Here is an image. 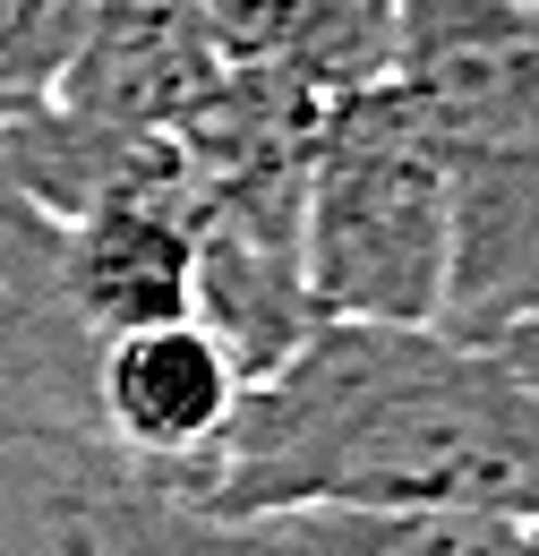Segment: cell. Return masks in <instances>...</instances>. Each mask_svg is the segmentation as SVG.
<instances>
[{
  "instance_id": "cell-1",
  "label": "cell",
  "mask_w": 539,
  "mask_h": 556,
  "mask_svg": "<svg viewBox=\"0 0 539 556\" xmlns=\"http://www.w3.org/2000/svg\"><path fill=\"white\" fill-rule=\"evenodd\" d=\"M205 514L386 505L539 522V326H351L326 317L249 377L205 480Z\"/></svg>"
},
{
  "instance_id": "cell-2",
  "label": "cell",
  "mask_w": 539,
  "mask_h": 556,
  "mask_svg": "<svg viewBox=\"0 0 539 556\" xmlns=\"http://www.w3.org/2000/svg\"><path fill=\"white\" fill-rule=\"evenodd\" d=\"M394 86L454 189L437 326H539V0H394Z\"/></svg>"
},
{
  "instance_id": "cell-3",
  "label": "cell",
  "mask_w": 539,
  "mask_h": 556,
  "mask_svg": "<svg viewBox=\"0 0 539 556\" xmlns=\"http://www.w3.org/2000/svg\"><path fill=\"white\" fill-rule=\"evenodd\" d=\"M454 266V189L394 77L335 94L309 129L300 282L317 326H437Z\"/></svg>"
},
{
  "instance_id": "cell-4",
  "label": "cell",
  "mask_w": 539,
  "mask_h": 556,
  "mask_svg": "<svg viewBox=\"0 0 539 556\" xmlns=\"http://www.w3.org/2000/svg\"><path fill=\"white\" fill-rule=\"evenodd\" d=\"M523 522L386 514V505H258L205 514L163 488H52V556H514Z\"/></svg>"
},
{
  "instance_id": "cell-5",
  "label": "cell",
  "mask_w": 539,
  "mask_h": 556,
  "mask_svg": "<svg viewBox=\"0 0 539 556\" xmlns=\"http://www.w3.org/2000/svg\"><path fill=\"white\" fill-rule=\"evenodd\" d=\"M103 326L77 308L61 257V214L0 180V454L43 463L52 488L103 480L95 368Z\"/></svg>"
},
{
  "instance_id": "cell-6",
  "label": "cell",
  "mask_w": 539,
  "mask_h": 556,
  "mask_svg": "<svg viewBox=\"0 0 539 556\" xmlns=\"http://www.w3.org/2000/svg\"><path fill=\"white\" fill-rule=\"evenodd\" d=\"M249 394L240 351L205 317H163L103 343L95 368V428H103V480L189 496L223 445V428ZM86 488V480H77Z\"/></svg>"
},
{
  "instance_id": "cell-7",
  "label": "cell",
  "mask_w": 539,
  "mask_h": 556,
  "mask_svg": "<svg viewBox=\"0 0 539 556\" xmlns=\"http://www.w3.org/2000/svg\"><path fill=\"white\" fill-rule=\"evenodd\" d=\"M223 61L300 103L394 77V0H205Z\"/></svg>"
},
{
  "instance_id": "cell-8",
  "label": "cell",
  "mask_w": 539,
  "mask_h": 556,
  "mask_svg": "<svg viewBox=\"0 0 539 556\" xmlns=\"http://www.w3.org/2000/svg\"><path fill=\"white\" fill-rule=\"evenodd\" d=\"M86 43V0H0V121L61 94Z\"/></svg>"
},
{
  "instance_id": "cell-9",
  "label": "cell",
  "mask_w": 539,
  "mask_h": 556,
  "mask_svg": "<svg viewBox=\"0 0 539 556\" xmlns=\"http://www.w3.org/2000/svg\"><path fill=\"white\" fill-rule=\"evenodd\" d=\"M514 556H539V522H523V531H514Z\"/></svg>"
}]
</instances>
